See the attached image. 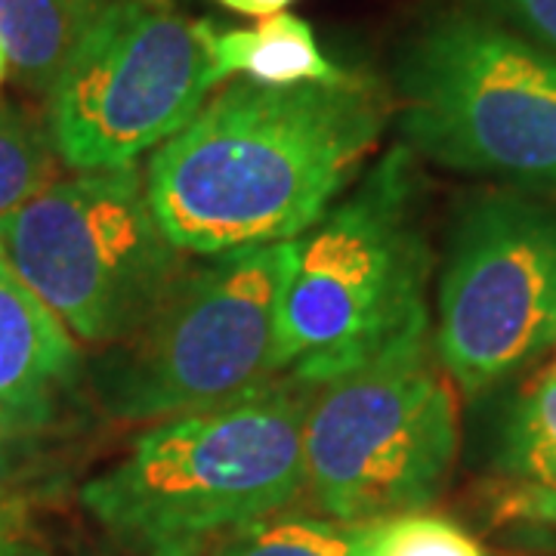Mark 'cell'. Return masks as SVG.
<instances>
[{"label":"cell","instance_id":"cell-1","mask_svg":"<svg viewBox=\"0 0 556 556\" xmlns=\"http://www.w3.org/2000/svg\"><path fill=\"white\" fill-rule=\"evenodd\" d=\"M390 100L346 72L273 87L232 78L146 167V195L189 257L281 244L325 217L387 127Z\"/></svg>","mask_w":556,"mask_h":556},{"label":"cell","instance_id":"cell-2","mask_svg":"<svg viewBox=\"0 0 556 556\" xmlns=\"http://www.w3.org/2000/svg\"><path fill=\"white\" fill-rule=\"evenodd\" d=\"M309 396L276 378L217 408L149 424L127 455L84 482L80 504L130 556H207L306 489Z\"/></svg>","mask_w":556,"mask_h":556},{"label":"cell","instance_id":"cell-3","mask_svg":"<svg viewBox=\"0 0 556 556\" xmlns=\"http://www.w3.org/2000/svg\"><path fill=\"white\" fill-rule=\"evenodd\" d=\"M415 152L393 146L316 226L291 241L278 303V378L316 390L430 340V244Z\"/></svg>","mask_w":556,"mask_h":556},{"label":"cell","instance_id":"cell-4","mask_svg":"<svg viewBox=\"0 0 556 556\" xmlns=\"http://www.w3.org/2000/svg\"><path fill=\"white\" fill-rule=\"evenodd\" d=\"M402 146L442 167L556 189V56L477 10H439L393 62Z\"/></svg>","mask_w":556,"mask_h":556},{"label":"cell","instance_id":"cell-5","mask_svg":"<svg viewBox=\"0 0 556 556\" xmlns=\"http://www.w3.org/2000/svg\"><path fill=\"white\" fill-rule=\"evenodd\" d=\"M137 167L53 179L0 219V263L84 343L115 346L189 273Z\"/></svg>","mask_w":556,"mask_h":556},{"label":"cell","instance_id":"cell-6","mask_svg":"<svg viewBox=\"0 0 556 556\" xmlns=\"http://www.w3.org/2000/svg\"><path fill=\"white\" fill-rule=\"evenodd\" d=\"M291 241L207 257L93 371L102 412L159 424L248 396L278 378V303Z\"/></svg>","mask_w":556,"mask_h":556},{"label":"cell","instance_id":"cell-7","mask_svg":"<svg viewBox=\"0 0 556 556\" xmlns=\"http://www.w3.org/2000/svg\"><path fill=\"white\" fill-rule=\"evenodd\" d=\"M214 28L177 0H100L47 90V137L78 174L137 167L195 118L214 78Z\"/></svg>","mask_w":556,"mask_h":556},{"label":"cell","instance_id":"cell-8","mask_svg":"<svg viewBox=\"0 0 556 556\" xmlns=\"http://www.w3.org/2000/svg\"><path fill=\"white\" fill-rule=\"evenodd\" d=\"M430 343V340H427ZM412 343L313 390L303 420L306 489L334 522L424 510L457 452L448 383Z\"/></svg>","mask_w":556,"mask_h":556},{"label":"cell","instance_id":"cell-9","mask_svg":"<svg viewBox=\"0 0 556 556\" xmlns=\"http://www.w3.org/2000/svg\"><path fill=\"white\" fill-rule=\"evenodd\" d=\"M556 340V207L492 192L455 223L437 300V356L467 396L514 378Z\"/></svg>","mask_w":556,"mask_h":556},{"label":"cell","instance_id":"cell-10","mask_svg":"<svg viewBox=\"0 0 556 556\" xmlns=\"http://www.w3.org/2000/svg\"><path fill=\"white\" fill-rule=\"evenodd\" d=\"M80 368L68 328L0 263V439L22 442L50 430Z\"/></svg>","mask_w":556,"mask_h":556},{"label":"cell","instance_id":"cell-11","mask_svg":"<svg viewBox=\"0 0 556 556\" xmlns=\"http://www.w3.org/2000/svg\"><path fill=\"white\" fill-rule=\"evenodd\" d=\"M346 68L325 56L309 22L281 10L254 28H236L214 35V78H232L291 87V84H328L340 80Z\"/></svg>","mask_w":556,"mask_h":556},{"label":"cell","instance_id":"cell-12","mask_svg":"<svg viewBox=\"0 0 556 556\" xmlns=\"http://www.w3.org/2000/svg\"><path fill=\"white\" fill-rule=\"evenodd\" d=\"M100 0H0V43L31 90H47L75 53Z\"/></svg>","mask_w":556,"mask_h":556},{"label":"cell","instance_id":"cell-13","mask_svg":"<svg viewBox=\"0 0 556 556\" xmlns=\"http://www.w3.org/2000/svg\"><path fill=\"white\" fill-rule=\"evenodd\" d=\"M501 470L526 485L556 489V371L510 408L501 433Z\"/></svg>","mask_w":556,"mask_h":556},{"label":"cell","instance_id":"cell-14","mask_svg":"<svg viewBox=\"0 0 556 556\" xmlns=\"http://www.w3.org/2000/svg\"><path fill=\"white\" fill-rule=\"evenodd\" d=\"M350 556H485L479 541L455 519L405 510L350 526Z\"/></svg>","mask_w":556,"mask_h":556},{"label":"cell","instance_id":"cell-15","mask_svg":"<svg viewBox=\"0 0 556 556\" xmlns=\"http://www.w3.org/2000/svg\"><path fill=\"white\" fill-rule=\"evenodd\" d=\"M56 161L47 130L0 105V219L56 179Z\"/></svg>","mask_w":556,"mask_h":556},{"label":"cell","instance_id":"cell-16","mask_svg":"<svg viewBox=\"0 0 556 556\" xmlns=\"http://www.w3.org/2000/svg\"><path fill=\"white\" fill-rule=\"evenodd\" d=\"M350 526L316 517H269L226 538L207 556H350Z\"/></svg>","mask_w":556,"mask_h":556},{"label":"cell","instance_id":"cell-17","mask_svg":"<svg viewBox=\"0 0 556 556\" xmlns=\"http://www.w3.org/2000/svg\"><path fill=\"white\" fill-rule=\"evenodd\" d=\"M501 20L514 22L519 35L556 56V0H482Z\"/></svg>","mask_w":556,"mask_h":556},{"label":"cell","instance_id":"cell-18","mask_svg":"<svg viewBox=\"0 0 556 556\" xmlns=\"http://www.w3.org/2000/svg\"><path fill=\"white\" fill-rule=\"evenodd\" d=\"M501 517L529 526V529H544L556 535V489L547 485H526L519 482L514 492H507L501 504Z\"/></svg>","mask_w":556,"mask_h":556},{"label":"cell","instance_id":"cell-19","mask_svg":"<svg viewBox=\"0 0 556 556\" xmlns=\"http://www.w3.org/2000/svg\"><path fill=\"white\" fill-rule=\"evenodd\" d=\"M0 556H50L35 535L20 495L0 497Z\"/></svg>","mask_w":556,"mask_h":556},{"label":"cell","instance_id":"cell-20","mask_svg":"<svg viewBox=\"0 0 556 556\" xmlns=\"http://www.w3.org/2000/svg\"><path fill=\"white\" fill-rule=\"evenodd\" d=\"M217 3L219 7H226V10H232V13H239V16L266 20V16H273V13L288 10L294 0H217Z\"/></svg>","mask_w":556,"mask_h":556},{"label":"cell","instance_id":"cell-21","mask_svg":"<svg viewBox=\"0 0 556 556\" xmlns=\"http://www.w3.org/2000/svg\"><path fill=\"white\" fill-rule=\"evenodd\" d=\"M3 439H0V497H13V467L7 460V452H3Z\"/></svg>","mask_w":556,"mask_h":556},{"label":"cell","instance_id":"cell-22","mask_svg":"<svg viewBox=\"0 0 556 556\" xmlns=\"http://www.w3.org/2000/svg\"><path fill=\"white\" fill-rule=\"evenodd\" d=\"M7 72H10V62H7V53H3V43H0V84L7 78Z\"/></svg>","mask_w":556,"mask_h":556}]
</instances>
